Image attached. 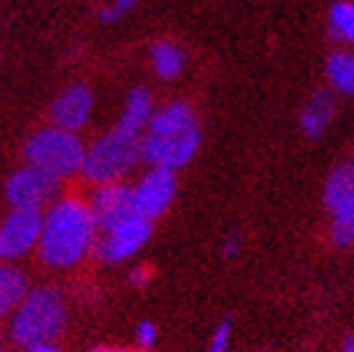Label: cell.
Returning <instances> with one entry per match:
<instances>
[{"label": "cell", "mask_w": 354, "mask_h": 352, "mask_svg": "<svg viewBox=\"0 0 354 352\" xmlns=\"http://www.w3.org/2000/svg\"><path fill=\"white\" fill-rule=\"evenodd\" d=\"M98 224L88 199L61 194L43 211V231L38 257L50 270H73L93 254L98 242Z\"/></svg>", "instance_id": "obj_1"}, {"label": "cell", "mask_w": 354, "mask_h": 352, "mask_svg": "<svg viewBox=\"0 0 354 352\" xmlns=\"http://www.w3.org/2000/svg\"><path fill=\"white\" fill-rule=\"evenodd\" d=\"M143 161L156 169L178 171L194 161L201 149V123L189 101L158 106L143 131Z\"/></svg>", "instance_id": "obj_2"}, {"label": "cell", "mask_w": 354, "mask_h": 352, "mask_svg": "<svg viewBox=\"0 0 354 352\" xmlns=\"http://www.w3.org/2000/svg\"><path fill=\"white\" fill-rule=\"evenodd\" d=\"M68 305L63 292L53 285L30 287L18 310L8 319V337L15 347L53 345L55 337L66 330Z\"/></svg>", "instance_id": "obj_3"}, {"label": "cell", "mask_w": 354, "mask_h": 352, "mask_svg": "<svg viewBox=\"0 0 354 352\" xmlns=\"http://www.w3.org/2000/svg\"><path fill=\"white\" fill-rule=\"evenodd\" d=\"M141 141V134L126 131L113 123V129H109L93 143L86 146L81 176L93 186L95 184L123 182V176L136 169L138 161H143Z\"/></svg>", "instance_id": "obj_4"}, {"label": "cell", "mask_w": 354, "mask_h": 352, "mask_svg": "<svg viewBox=\"0 0 354 352\" xmlns=\"http://www.w3.org/2000/svg\"><path fill=\"white\" fill-rule=\"evenodd\" d=\"M86 146L75 131L58 129V126H43L28 136L23 156L26 164L46 171L58 182H68L73 176H81Z\"/></svg>", "instance_id": "obj_5"}, {"label": "cell", "mask_w": 354, "mask_h": 352, "mask_svg": "<svg viewBox=\"0 0 354 352\" xmlns=\"http://www.w3.org/2000/svg\"><path fill=\"white\" fill-rule=\"evenodd\" d=\"M61 184L46 171L35 169L30 164L15 169L6 182V199L10 209L46 211L55 199L61 197Z\"/></svg>", "instance_id": "obj_6"}, {"label": "cell", "mask_w": 354, "mask_h": 352, "mask_svg": "<svg viewBox=\"0 0 354 352\" xmlns=\"http://www.w3.org/2000/svg\"><path fill=\"white\" fill-rule=\"evenodd\" d=\"M151 229H153V222L138 217V214L126 219V222H118L116 227L98 234L93 257L106 264L129 262L131 257H136L138 252L149 244Z\"/></svg>", "instance_id": "obj_7"}, {"label": "cell", "mask_w": 354, "mask_h": 352, "mask_svg": "<svg viewBox=\"0 0 354 352\" xmlns=\"http://www.w3.org/2000/svg\"><path fill=\"white\" fill-rule=\"evenodd\" d=\"M43 231V211L10 209L0 222V262H18L38 252Z\"/></svg>", "instance_id": "obj_8"}, {"label": "cell", "mask_w": 354, "mask_h": 352, "mask_svg": "<svg viewBox=\"0 0 354 352\" xmlns=\"http://www.w3.org/2000/svg\"><path fill=\"white\" fill-rule=\"evenodd\" d=\"M131 191H133V206H136L138 217L156 222L158 217H164L176 199V171L149 166V171H143L136 182L131 184Z\"/></svg>", "instance_id": "obj_9"}, {"label": "cell", "mask_w": 354, "mask_h": 352, "mask_svg": "<svg viewBox=\"0 0 354 352\" xmlns=\"http://www.w3.org/2000/svg\"><path fill=\"white\" fill-rule=\"evenodd\" d=\"M88 206L93 211L98 229L106 231L116 227L118 222L136 217V206H133V191L131 184L126 182H109L95 184L88 197Z\"/></svg>", "instance_id": "obj_10"}, {"label": "cell", "mask_w": 354, "mask_h": 352, "mask_svg": "<svg viewBox=\"0 0 354 352\" xmlns=\"http://www.w3.org/2000/svg\"><path fill=\"white\" fill-rule=\"evenodd\" d=\"M93 91L83 83H73V86L63 88L61 94L55 96L53 103H50V126H58V129L66 131H78L91 121V114H93Z\"/></svg>", "instance_id": "obj_11"}, {"label": "cell", "mask_w": 354, "mask_h": 352, "mask_svg": "<svg viewBox=\"0 0 354 352\" xmlns=\"http://www.w3.org/2000/svg\"><path fill=\"white\" fill-rule=\"evenodd\" d=\"M30 290L28 274L13 262H0V322L10 319Z\"/></svg>", "instance_id": "obj_12"}, {"label": "cell", "mask_w": 354, "mask_h": 352, "mask_svg": "<svg viewBox=\"0 0 354 352\" xmlns=\"http://www.w3.org/2000/svg\"><path fill=\"white\" fill-rule=\"evenodd\" d=\"M334 111H337V101H334L332 91H317L304 103V109H301V118H299L301 131L309 139H322L324 131L329 129V123H332Z\"/></svg>", "instance_id": "obj_13"}, {"label": "cell", "mask_w": 354, "mask_h": 352, "mask_svg": "<svg viewBox=\"0 0 354 352\" xmlns=\"http://www.w3.org/2000/svg\"><path fill=\"white\" fill-rule=\"evenodd\" d=\"M153 111H156V101H153V94H151L149 88H133L126 96V103H123V111L118 116L116 126L143 136Z\"/></svg>", "instance_id": "obj_14"}, {"label": "cell", "mask_w": 354, "mask_h": 352, "mask_svg": "<svg viewBox=\"0 0 354 352\" xmlns=\"http://www.w3.org/2000/svg\"><path fill=\"white\" fill-rule=\"evenodd\" d=\"M327 81L334 96L354 98V51L339 48L327 58Z\"/></svg>", "instance_id": "obj_15"}, {"label": "cell", "mask_w": 354, "mask_h": 352, "mask_svg": "<svg viewBox=\"0 0 354 352\" xmlns=\"http://www.w3.org/2000/svg\"><path fill=\"white\" fill-rule=\"evenodd\" d=\"M151 68L161 81H176L186 68L184 48L174 41H158L151 46Z\"/></svg>", "instance_id": "obj_16"}, {"label": "cell", "mask_w": 354, "mask_h": 352, "mask_svg": "<svg viewBox=\"0 0 354 352\" xmlns=\"http://www.w3.org/2000/svg\"><path fill=\"white\" fill-rule=\"evenodd\" d=\"M332 224H329V237L334 247L347 249L354 244V191L342 199L337 206H332Z\"/></svg>", "instance_id": "obj_17"}, {"label": "cell", "mask_w": 354, "mask_h": 352, "mask_svg": "<svg viewBox=\"0 0 354 352\" xmlns=\"http://www.w3.org/2000/svg\"><path fill=\"white\" fill-rule=\"evenodd\" d=\"M354 191V159L352 161L339 164L332 174L327 176V184H324V204L327 209L337 206L342 199Z\"/></svg>", "instance_id": "obj_18"}, {"label": "cell", "mask_w": 354, "mask_h": 352, "mask_svg": "<svg viewBox=\"0 0 354 352\" xmlns=\"http://www.w3.org/2000/svg\"><path fill=\"white\" fill-rule=\"evenodd\" d=\"M329 33L334 41L354 46V0H337L329 8Z\"/></svg>", "instance_id": "obj_19"}, {"label": "cell", "mask_w": 354, "mask_h": 352, "mask_svg": "<svg viewBox=\"0 0 354 352\" xmlns=\"http://www.w3.org/2000/svg\"><path fill=\"white\" fill-rule=\"evenodd\" d=\"M229 342H232V319H221L212 335L209 352H229Z\"/></svg>", "instance_id": "obj_20"}, {"label": "cell", "mask_w": 354, "mask_h": 352, "mask_svg": "<svg viewBox=\"0 0 354 352\" xmlns=\"http://www.w3.org/2000/svg\"><path fill=\"white\" fill-rule=\"evenodd\" d=\"M138 3H141V0H113L111 6L103 8L101 15H98V18H101L103 23H116V21H121L123 15L129 13L131 8L138 6Z\"/></svg>", "instance_id": "obj_21"}, {"label": "cell", "mask_w": 354, "mask_h": 352, "mask_svg": "<svg viewBox=\"0 0 354 352\" xmlns=\"http://www.w3.org/2000/svg\"><path fill=\"white\" fill-rule=\"evenodd\" d=\"M136 342L141 350H151L158 342V327L151 319H141L136 325Z\"/></svg>", "instance_id": "obj_22"}, {"label": "cell", "mask_w": 354, "mask_h": 352, "mask_svg": "<svg viewBox=\"0 0 354 352\" xmlns=\"http://www.w3.org/2000/svg\"><path fill=\"white\" fill-rule=\"evenodd\" d=\"M241 244H244V239H241V234H239V231H232V234H229V237H226V242H224V247H221V249H224V257H236L239 252H241Z\"/></svg>", "instance_id": "obj_23"}, {"label": "cell", "mask_w": 354, "mask_h": 352, "mask_svg": "<svg viewBox=\"0 0 354 352\" xmlns=\"http://www.w3.org/2000/svg\"><path fill=\"white\" fill-rule=\"evenodd\" d=\"M149 279H151V270L149 267H143V264H138V267H133V270L129 272L131 287H143Z\"/></svg>", "instance_id": "obj_24"}, {"label": "cell", "mask_w": 354, "mask_h": 352, "mask_svg": "<svg viewBox=\"0 0 354 352\" xmlns=\"http://www.w3.org/2000/svg\"><path fill=\"white\" fill-rule=\"evenodd\" d=\"M23 352H61V347H55V345H35V347H26Z\"/></svg>", "instance_id": "obj_25"}, {"label": "cell", "mask_w": 354, "mask_h": 352, "mask_svg": "<svg viewBox=\"0 0 354 352\" xmlns=\"http://www.w3.org/2000/svg\"><path fill=\"white\" fill-rule=\"evenodd\" d=\"M339 352H354V335L344 337V342L339 345Z\"/></svg>", "instance_id": "obj_26"}, {"label": "cell", "mask_w": 354, "mask_h": 352, "mask_svg": "<svg viewBox=\"0 0 354 352\" xmlns=\"http://www.w3.org/2000/svg\"><path fill=\"white\" fill-rule=\"evenodd\" d=\"M93 352H131V350H123V347H98Z\"/></svg>", "instance_id": "obj_27"}, {"label": "cell", "mask_w": 354, "mask_h": 352, "mask_svg": "<svg viewBox=\"0 0 354 352\" xmlns=\"http://www.w3.org/2000/svg\"><path fill=\"white\" fill-rule=\"evenodd\" d=\"M0 352H6V337H3V332H0Z\"/></svg>", "instance_id": "obj_28"}, {"label": "cell", "mask_w": 354, "mask_h": 352, "mask_svg": "<svg viewBox=\"0 0 354 352\" xmlns=\"http://www.w3.org/2000/svg\"><path fill=\"white\" fill-rule=\"evenodd\" d=\"M6 352H8V350H6Z\"/></svg>", "instance_id": "obj_29"}]
</instances>
